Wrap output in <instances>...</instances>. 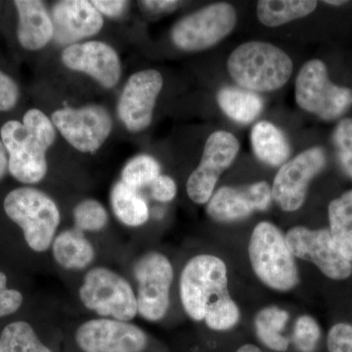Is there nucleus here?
<instances>
[{
  "label": "nucleus",
  "mask_w": 352,
  "mask_h": 352,
  "mask_svg": "<svg viewBox=\"0 0 352 352\" xmlns=\"http://www.w3.org/2000/svg\"><path fill=\"white\" fill-rule=\"evenodd\" d=\"M54 38L58 43H73L97 34L103 27V18L85 0H65L53 7Z\"/></svg>",
  "instance_id": "nucleus-18"
},
{
  "label": "nucleus",
  "mask_w": 352,
  "mask_h": 352,
  "mask_svg": "<svg viewBox=\"0 0 352 352\" xmlns=\"http://www.w3.org/2000/svg\"><path fill=\"white\" fill-rule=\"evenodd\" d=\"M332 139L342 170L352 178V119L340 120L333 131Z\"/></svg>",
  "instance_id": "nucleus-30"
},
{
  "label": "nucleus",
  "mask_w": 352,
  "mask_h": 352,
  "mask_svg": "<svg viewBox=\"0 0 352 352\" xmlns=\"http://www.w3.org/2000/svg\"><path fill=\"white\" fill-rule=\"evenodd\" d=\"M236 22L234 7L220 2L183 18L173 27L171 38L183 50H207L226 38L235 28Z\"/></svg>",
  "instance_id": "nucleus-8"
},
{
  "label": "nucleus",
  "mask_w": 352,
  "mask_h": 352,
  "mask_svg": "<svg viewBox=\"0 0 352 352\" xmlns=\"http://www.w3.org/2000/svg\"><path fill=\"white\" fill-rule=\"evenodd\" d=\"M76 342L83 352H142L148 339L144 331L133 324L101 318L80 325Z\"/></svg>",
  "instance_id": "nucleus-14"
},
{
  "label": "nucleus",
  "mask_w": 352,
  "mask_h": 352,
  "mask_svg": "<svg viewBox=\"0 0 352 352\" xmlns=\"http://www.w3.org/2000/svg\"><path fill=\"white\" fill-rule=\"evenodd\" d=\"M161 168L156 160L147 155L133 157L126 164L122 173V182L134 190L151 186L159 177Z\"/></svg>",
  "instance_id": "nucleus-28"
},
{
  "label": "nucleus",
  "mask_w": 352,
  "mask_h": 352,
  "mask_svg": "<svg viewBox=\"0 0 352 352\" xmlns=\"http://www.w3.org/2000/svg\"><path fill=\"white\" fill-rule=\"evenodd\" d=\"M239 149V141L230 132L215 131L208 138L201 163L187 182L192 201L201 205L210 200L219 176L233 163Z\"/></svg>",
  "instance_id": "nucleus-11"
},
{
  "label": "nucleus",
  "mask_w": 352,
  "mask_h": 352,
  "mask_svg": "<svg viewBox=\"0 0 352 352\" xmlns=\"http://www.w3.org/2000/svg\"><path fill=\"white\" fill-rule=\"evenodd\" d=\"M323 148L312 147L284 164L273 182L272 198L285 212L298 210L307 198L309 183L325 168Z\"/></svg>",
  "instance_id": "nucleus-10"
},
{
  "label": "nucleus",
  "mask_w": 352,
  "mask_h": 352,
  "mask_svg": "<svg viewBox=\"0 0 352 352\" xmlns=\"http://www.w3.org/2000/svg\"><path fill=\"white\" fill-rule=\"evenodd\" d=\"M111 204L117 219L124 226L138 227L143 226L149 219V207L147 201L138 190L120 182L111 192Z\"/></svg>",
  "instance_id": "nucleus-22"
},
{
  "label": "nucleus",
  "mask_w": 352,
  "mask_h": 352,
  "mask_svg": "<svg viewBox=\"0 0 352 352\" xmlns=\"http://www.w3.org/2000/svg\"><path fill=\"white\" fill-rule=\"evenodd\" d=\"M324 3H327L329 6H344V4L346 3V1H344V0H342V1H333V0H328V1H324Z\"/></svg>",
  "instance_id": "nucleus-41"
},
{
  "label": "nucleus",
  "mask_w": 352,
  "mask_h": 352,
  "mask_svg": "<svg viewBox=\"0 0 352 352\" xmlns=\"http://www.w3.org/2000/svg\"><path fill=\"white\" fill-rule=\"evenodd\" d=\"M23 303V295L17 289L7 288V277L0 271V317L15 314Z\"/></svg>",
  "instance_id": "nucleus-34"
},
{
  "label": "nucleus",
  "mask_w": 352,
  "mask_h": 352,
  "mask_svg": "<svg viewBox=\"0 0 352 352\" xmlns=\"http://www.w3.org/2000/svg\"><path fill=\"white\" fill-rule=\"evenodd\" d=\"M0 352H6L4 351L3 346H2L1 339H0Z\"/></svg>",
  "instance_id": "nucleus-42"
},
{
  "label": "nucleus",
  "mask_w": 352,
  "mask_h": 352,
  "mask_svg": "<svg viewBox=\"0 0 352 352\" xmlns=\"http://www.w3.org/2000/svg\"><path fill=\"white\" fill-rule=\"evenodd\" d=\"M134 276L138 282V314L147 321L162 320L170 307L173 281L170 261L160 252H148L134 266Z\"/></svg>",
  "instance_id": "nucleus-9"
},
{
  "label": "nucleus",
  "mask_w": 352,
  "mask_h": 352,
  "mask_svg": "<svg viewBox=\"0 0 352 352\" xmlns=\"http://www.w3.org/2000/svg\"><path fill=\"white\" fill-rule=\"evenodd\" d=\"M150 189H151L152 198L163 203L173 201L177 192L175 180L168 175H160L152 183Z\"/></svg>",
  "instance_id": "nucleus-36"
},
{
  "label": "nucleus",
  "mask_w": 352,
  "mask_h": 352,
  "mask_svg": "<svg viewBox=\"0 0 352 352\" xmlns=\"http://www.w3.org/2000/svg\"><path fill=\"white\" fill-rule=\"evenodd\" d=\"M14 4L19 14L18 39L21 45L25 50H41L54 36L52 19L43 2L17 0Z\"/></svg>",
  "instance_id": "nucleus-19"
},
{
  "label": "nucleus",
  "mask_w": 352,
  "mask_h": 352,
  "mask_svg": "<svg viewBox=\"0 0 352 352\" xmlns=\"http://www.w3.org/2000/svg\"><path fill=\"white\" fill-rule=\"evenodd\" d=\"M320 337V327L314 317L302 315L296 319L295 328H294L293 340L298 351L314 352Z\"/></svg>",
  "instance_id": "nucleus-32"
},
{
  "label": "nucleus",
  "mask_w": 352,
  "mask_h": 352,
  "mask_svg": "<svg viewBox=\"0 0 352 352\" xmlns=\"http://www.w3.org/2000/svg\"><path fill=\"white\" fill-rule=\"evenodd\" d=\"M62 60L68 68L87 74L104 87L112 88L120 80V58L110 45L100 41L69 45Z\"/></svg>",
  "instance_id": "nucleus-17"
},
{
  "label": "nucleus",
  "mask_w": 352,
  "mask_h": 352,
  "mask_svg": "<svg viewBox=\"0 0 352 352\" xmlns=\"http://www.w3.org/2000/svg\"><path fill=\"white\" fill-rule=\"evenodd\" d=\"M252 267L266 286L279 292L295 288L300 281L295 256L289 251L286 236L270 222H259L249 244Z\"/></svg>",
  "instance_id": "nucleus-3"
},
{
  "label": "nucleus",
  "mask_w": 352,
  "mask_h": 352,
  "mask_svg": "<svg viewBox=\"0 0 352 352\" xmlns=\"http://www.w3.org/2000/svg\"><path fill=\"white\" fill-rule=\"evenodd\" d=\"M236 352H263L258 346H254V344H245V346H241Z\"/></svg>",
  "instance_id": "nucleus-40"
},
{
  "label": "nucleus",
  "mask_w": 352,
  "mask_h": 352,
  "mask_svg": "<svg viewBox=\"0 0 352 352\" xmlns=\"http://www.w3.org/2000/svg\"><path fill=\"white\" fill-rule=\"evenodd\" d=\"M52 124L78 151L94 153L103 145L112 131V119L106 109L90 105L65 108L52 113Z\"/></svg>",
  "instance_id": "nucleus-13"
},
{
  "label": "nucleus",
  "mask_w": 352,
  "mask_h": 352,
  "mask_svg": "<svg viewBox=\"0 0 352 352\" xmlns=\"http://www.w3.org/2000/svg\"><path fill=\"white\" fill-rule=\"evenodd\" d=\"M227 68L241 87L254 91H273L288 82L293 62L273 44L250 41L231 53Z\"/></svg>",
  "instance_id": "nucleus-2"
},
{
  "label": "nucleus",
  "mask_w": 352,
  "mask_h": 352,
  "mask_svg": "<svg viewBox=\"0 0 352 352\" xmlns=\"http://www.w3.org/2000/svg\"><path fill=\"white\" fill-rule=\"evenodd\" d=\"M74 219L78 230L97 232L107 224L108 214L98 201L89 199L76 206L74 210Z\"/></svg>",
  "instance_id": "nucleus-29"
},
{
  "label": "nucleus",
  "mask_w": 352,
  "mask_h": 352,
  "mask_svg": "<svg viewBox=\"0 0 352 352\" xmlns=\"http://www.w3.org/2000/svg\"><path fill=\"white\" fill-rule=\"evenodd\" d=\"M9 154L8 170L18 182L34 184L47 173L46 152L54 143V124L41 111L32 109L23 122L9 120L0 131Z\"/></svg>",
  "instance_id": "nucleus-1"
},
{
  "label": "nucleus",
  "mask_w": 352,
  "mask_h": 352,
  "mask_svg": "<svg viewBox=\"0 0 352 352\" xmlns=\"http://www.w3.org/2000/svg\"><path fill=\"white\" fill-rule=\"evenodd\" d=\"M285 236L293 256L314 263L325 276L344 280L352 274V263L337 249L329 229L296 226Z\"/></svg>",
  "instance_id": "nucleus-12"
},
{
  "label": "nucleus",
  "mask_w": 352,
  "mask_h": 352,
  "mask_svg": "<svg viewBox=\"0 0 352 352\" xmlns=\"http://www.w3.org/2000/svg\"><path fill=\"white\" fill-rule=\"evenodd\" d=\"M52 252L56 263L69 270H85L95 258L94 245L76 228L60 233L53 240Z\"/></svg>",
  "instance_id": "nucleus-20"
},
{
  "label": "nucleus",
  "mask_w": 352,
  "mask_h": 352,
  "mask_svg": "<svg viewBox=\"0 0 352 352\" xmlns=\"http://www.w3.org/2000/svg\"><path fill=\"white\" fill-rule=\"evenodd\" d=\"M296 101L302 110L322 120L339 119L352 106V90L333 85L320 60L303 65L296 80Z\"/></svg>",
  "instance_id": "nucleus-7"
},
{
  "label": "nucleus",
  "mask_w": 352,
  "mask_h": 352,
  "mask_svg": "<svg viewBox=\"0 0 352 352\" xmlns=\"http://www.w3.org/2000/svg\"><path fill=\"white\" fill-rule=\"evenodd\" d=\"M254 154L263 163L278 166L289 156V145L283 132L270 122H258L252 131Z\"/></svg>",
  "instance_id": "nucleus-21"
},
{
  "label": "nucleus",
  "mask_w": 352,
  "mask_h": 352,
  "mask_svg": "<svg viewBox=\"0 0 352 352\" xmlns=\"http://www.w3.org/2000/svg\"><path fill=\"white\" fill-rule=\"evenodd\" d=\"M78 295L87 309L100 316L129 322L138 314V300L131 284L108 268L88 271Z\"/></svg>",
  "instance_id": "nucleus-6"
},
{
  "label": "nucleus",
  "mask_w": 352,
  "mask_h": 352,
  "mask_svg": "<svg viewBox=\"0 0 352 352\" xmlns=\"http://www.w3.org/2000/svg\"><path fill=\"white\" fill-rule=\"evenodd\" d=\"M163 83V76L156 69L138 72L129 78L118 104L120 119L127 129L136 132L150 126Z\"/></svg>",
  "instance_id": "nucleus-15"
},
{
  "label": "nucleus",
  "mask_w": 352,
  "mask_h": 352,
  "mask_svg": "<svg viewBox=\"0 0 352 352\" xmlns=\"http://www.w3.org/2000/svg\"><path fill=\"white\" fill-rule=\"evenodd\" d=\"M272 200V190L261 182L243 187H222L208 201L207 212L220 222L237 221L256 210H265Z\"/></svg>",
  "instance_id": "nucleus-16"
},
{
  "label": "nucleus",
  "mask_w": 352,
  "mask_h": 352,
  "mask_svg": "<svg viewBox=\"0 0 352 352\" xmlns=\"http://www.w3.org/2000/svg\"><path fill=\"white\" fill-rule=\"evenodd\" d=\"M8 161L6 147L2 141H0V179L6 175L7 168H8Z\"/></svg>",
  "instance_id": "nucleus-39"
},
{
  "label": "nucleus",
  "mask_w": 352,
  "mask_h": 352,
  "mask_svg": "<svg viewBox=\"0 0 352 352\" xmlns=\"http://www.w3.org/2000/svg\"><path fill=\"white\" fill-rule=\"evenodd\" d=\"M180 298L185 312L195 321L204 320L210 308L230 298L224 261L212 254L190 259L180 278Z\"/></svg>",
  "instance_id": "nucleus-4"
},
{
  "label": "nucleus",
  "mask_w": 352,
  "mask_h": 352,
  "mask_svg": "<svg viewBox=\"0 0 352 352\" xmlns=\"http://www.w3.org/2000/svg\"><path fill=\"white\" fill-rule=\"evenodd\" d=\"M220 108L230 119L250 124L263 111V102L254 92L237 87H224L217 94Z\"/></svg>",
  "instance_id": "nucleus-24"
},
{
  "label": "nucleus",
  "mask_w": 352,
  "mask_h": 352,
  "mask_svg": "<svg viewBox=\"0 0 352 352\" xmlns=\"http://www.w3.org/2000/svg\"><path fill=\"white\" fill-rule=\"evenodd\" d=\"M317 1L312 0H261L258 3V18L264 25L279 27L314 12Z\"/></svg>",
  "instance_id": "nucleus-25"
},
{
  "label": "nucleus",
  "mask_w": 352,
  "mask_h": 352,
  "mask_svg": "<svg viewBox=\"0 0 352 352\" xmlns=\"http://www.w3.org/2000/svg\"><path fill=\"white\" fill-rule=\"evenodd\" d=\"M91 3L99 13L110 17H118L124 12L129 2L122 0H94Z\"/></svg>",
  "instance_id": "nucleus-37"
},
{
  "label": "nucleus",
  "mask_w": 352,
  "mask_h": 352,
  "mask_svg": "<svg viewBox=\"0 0 352 352\" xmlns=\"http://www.w3.org/2000/svg\"><path fill=\"white\" fill-rule=\"evenodd\" d=\"M329 352H352V325L339 323L328 333Z\"/></svg>",
  "instance_id": "nucleus-33"
},
{
  "label": "nucleus",
  "mask_w": 352,
  "mask_h": 352,
  "mask_svg": "<svg viewBox=\"0 0 352 352\" xmlns=\"http://www.w3.org/2000/svg\"><path fill=\"white\" fill-rule=\"evenodd\" d=\"M330 233L342 256L352 263V190L331 201Z\"/></svg>",
  "instance_id": "nucleus-23"
},
{
  "label": "nucleus",
  "mask_w": 352,
  "mask_h": 352,
  "mask_svg": "<svg viewBox=\"0 0 352 352\" xmlns=\"http://www.w3.org/2000/svg\"><path fill=\"white\" fill-rule=\"evenodd\" d=\"M288 320V312L277 307H265L258 312L254 326L256 335L264 346L279 352L288 349L289 340L283 335Z\"/></svg>",
  "instance_id": "nucleus-26"
},
{
  "label": "nucleus",
  "mask_w": 352,
  "mask_h": 352,
  "mask_svg": "<svg viewBox=\"0 0 352 352\" xmlns=\"http://www.w3.org/2000/svg\"><path fill=\"white\" fill-rule=\"evenodd\" d=\"M0 339L6 352H52L44 346L27 322L9 324L2 331Z\"/></svg>",
  "instance_id": "nucleus-27"
},
{
  "label": "nucleus",
  "mask_w": 352,
  "mask_h": 352,
  "mask_svg": "<svg viewBox=\"0 0 352 352\" xmlns=\"http://www.w3.org/2000/svg\"><path fill=\"white\" fill-rule=\"evenodd\" d=\"M19 97L17 85L6 74L0 71V111L11 110L16 105Z\"/></svg>",
  "instance_id": "nucleus-35"
},
{
  "label": "nucleus",
  "mask_w": 352,
  "mask_h": 352,
  "mask_svg": "<svg viewBox=\"0 0 352 352\" xmlns=\"http://www.w3.org/2000/svg\"><path fill=\"white\" fill-rule=\"evenodd\" d=\"M239 319V307L230 298L210 308L204 320L212 330L226 331L233 328Z\"/></svg>",
  "instance_id": "nucleus-31"
},
{
  "label": "nucleus",
  "mask_w": 352,
  "mask_h": 352,
  "mask_svg": "<svg viewBox=\"0 0 352 352\" xmlns=\"http://www.w3.org/2000/svg\"><path fill=\"white\" fill-rule=\"evenodd\" d=\"M147 10L154 13L170 12L179 6V1H141Z\"/></svg>",
  "instance_id": "nucleus-38"
},
{
  "label": "nucleus",
  "mask_w": 352,
  "mask_h": 352,
  "mask_svg": "<svg viewBox=\"0 0 352 352\" xmlns=\"http://www.w3.org/2000/svg\"><path fill=\"white\" fill-rule=\"evenodd\" d=\"M4 210L21 227L32 251L50 249L61 219L56 204L50 196L38 189L21 187L6 196Z\"/></svg>",
  "instance_id": "nucleus-5"
}]
</instances>
